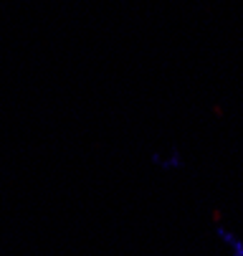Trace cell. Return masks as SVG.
I'll return each mask as SVG.
<instances>
[{"label": "cell", "instance_id": "cell-2", "mask_svg": "<svg viewBox=\"0 0 243 256\" xmlns=\"http://www.w3.org/2000/svg\"><path fill=\"white\" fill-rule=\"evenodd\" d=\"M216 236H218V241L226 246L228 256H243V236H238L236 231H231V228H226V226H218V228H216Z\"/></svg>", "mask_w": 243, "mask_h": 256}, {"label": "cell", "instance_id": "cell-1", "mask_svg": "<svg viewBox=\"0 0 243 256\" xmlns=\"http://www.w3.org/2000/svg\"><path fill=\"white\" fill-rule=\"evenodd\" d=\"M150 162L162 170V172H178L185 168V155L178 148H167V150H155L150 155Z\"/></svg>", "mask_w": 243, "mask_h": 256}]
</instances>
